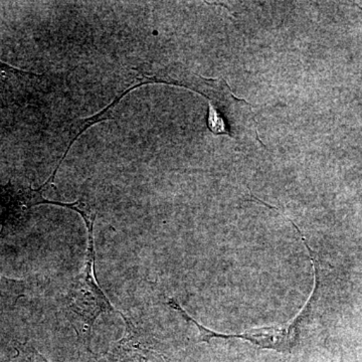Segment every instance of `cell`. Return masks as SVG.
Masks as SVG:
<instances>
[{
	"label": "cell",
	"mask_w": 362,
	"mask_h": 362,
	"mask_svg": "<svg viewBox=\"0 0 362 362\" xmlns=\"http://www.w3.org/2000/svg\"><path fill=\"white\" fill-rule=\"evenodd\" d=\"M66 209L81 214L85 221L88 233V246L82 271L71 285L66 293L65 303L66 310L71 314L74 328L78 337L89 347L90 333L98 317L114 311L110 300L107 298L97 283L95 275L94 223L97 214L94 207L84 199L66 202Z\"/></svg>",
	"instance_id": "1"
},
{
	"label": "cell",
	"mask_w": 362,
	"mask_h": 362,
	"mask_svg": "<svg viewBox=\"0 0 362 362\" xmlns=\"http://www.w3.org/2000/svg\"><path fill=\"white\" fill-rule=\"evenodd\" d=\"M125 322V332L121 339L112 342L106 352L111 362H168L156 349V339L139 324L118 311Z\"/></svg>",
	"instance_id": "4"
},
{
	"label": "cell",
	"mask_w": 362,
	"mask_h": 362,
	"mask_svg": "<svg viewBox=\"0 0 362 362\" xmlns=\"http://www.w3.org/2000/svg\"><path fill=\"white\" fill-rule=\"evenodd\" d=\"M18 358L21 362H49L37 349L28 344L21 346L18 351Z\"/></svg>",
	"instance_id": "5"
},
{
	"label": "cell",
	"mask_w": 362,
	"mask_h": 362,
	"mask_svg": "<svg viewBox=\"0 0 362 362\" xmlns=\"http://www.w3.org/2000/svg\"><path fill=\"white\" fill-rule=\"evenodd\" d=\"M54 177L39 188L23 185L18 181L11 180L4 187H0V225L1 233H11L21 228L30 218L33 206L40 204H51V201L45 199V187L54 182Z\"/></svg>",
	"instance_id": "3"
},
{
	"label": "cell",
	"mask_w": 362,
	"mask_h": 362,
	"mask_svg": "<svg viewBox=\"0 0 362 362\" xmlns=\"http://www.w3.org/2000/svg\"><path fill=\"white\" fill-rule=\"evenodd\" d=\"M301 239L303 240L305 247L308 250L315 279H314V288L308 301L291 322L283 324V325L273 326V327L256 328V329L247 330L246 332L240 333V334H221V333L214 332V331L207 329L206 327L201 325L192 316L188 315L187 312L175 300L169 299V306L177 311L188 322L197 326V329L201 333V341L209 342L213 338H223V339L240 338V339L255 343L262 349H273L279 352L290 351L297 344L302 324L306 322L307 319H308L319 285L318 268H317V264L315 259H314L313 251H312L307 240H305V237H301Z\"/></svg>",
	"instance_id": "2"
}]
</instances>
